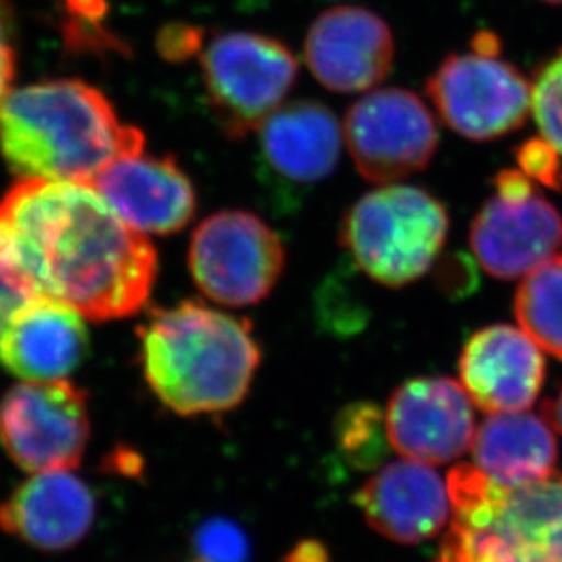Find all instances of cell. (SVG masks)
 <instances>
[{
    "mask_svg": "<svg viewBox=\"0 0 562 562\" xmlns=\"http://www.w3.org/2000/svg\"><path fill=\"white\" fill-rule=\"evenodd\" d=\"M0 266L33 297L104 323L144 308L159 259L91 184L21 179L0 199Z\"/></svg>",
    "mask_w": 562,
    "mask_h": 562,
    "instance_id": "obj_1",
    "label": "cell"
},
{
    "mask_svg": "<svg viewBox=\"0 0 562 562\" xmlns=\"http://www.w3.org/2000/svg\"><path fill=\"white\" fill-rule=\"evenodd\" d=\"M144 151V133L124 126L101 91L77 79L10 91L0 106V155L21 179L91 184L124 155Z\"/></svg>",
    "mask_w": 562,
    "mask_h": 562,
    "instance_id": "obj_2",
    "label": "cell"
},
{
    "mask_svg": "<svg viewBox=\"0 0 562 562\" xmlns=\"http://www.w3.org/2000/svg\"><path fill=\"white\" fill-rule=\"evenodd\" d=\"M137 334L146 384L182 417L237 408L262 361L250 321L199 301L154 310Z\"/></svg>",
    "mask_w": 562,
    "mask_h": 562,
    "instance_id": "obj_3",
    "label": "cell"
},
{
    "mask_svg": "<svg viewBox=\"0 0 562 562\" xmlns=\"http://www.w3.org/2000/svg\"><path fill=\"white\" fill-rule=\"evenodd\" d=\"M448 232L450 218L439 199L393 182L351 204L340 226V245L370 279L401 288L430 271Z\"/></svg>",
    "mask_w": 562,
    "mask_h": 562,
    "instance_id": "obj_4",
    "label": "cell"
},
{
    "mask_svg": "<svg viewBox=\"0 0 562 562\" xmlns=\"http://www.w3.org/2000/svg\"><path fill=\"white\" fill-rule=\"evenodd\" d=\"M207 104L228 137L240 138L282 106L297 80L288 46L262 33L229 32L201 54Z\"/></svg>",
    "mask_w": 562,
    "mask_h": 562,
    "instance_id": "obj_5",
    "label": "cell"
},
{
    "mask_svg": "<svg viewBox=\"0 0 562 562\" xmlns=\"http://www.w3.org/2000/svg\"><path fill=\"white\" fill-rule=\"evenodd\" d=\"M279 235L254 213H213L191 235L188 266L213 303L245 308L265 301L284 270Z\"/></svg>",
    "mask_w": 562,
    "mask_h": 562,
    "instance_id": "obj_6",
    "label": "cell"
},
{
    "mask_svg": "<svg viewBox=\"0 0 562 562\" xmlns=\"http://www.w3.org/2000/svg\"><path fill=\"white\" fill-rule=\"evenodd\" d=\"M88 393L69 381H24L0 401V445L24 472L79 468L90 440Z\"/></svg>",
    "mask_w": 562,
    "mask_h": 562,
    "instance_id": "obj_7",
    "label": "cell"
},
{
    "mask_svg": "<svg viewBox=\"0 0 562 562\" xmlns=\"http://www.w3.org/2000/svg\"><path fill=\"white\" fill-rule=\"evenodd\" d=\"M442 123L457 135L488 143L519 130L531 113V80L501 55L451 54L426 80Z\"/></svg>",
    "mask_w": 562,
    "mask_h": 562,
    "instance_id": "obj_8",
    "label": "cell"
},
{
    "mask_svg": "<svg viewBox=\"0 0 562 562\" xmlns=\"http://www.w3.org/2000/svg\"><path fill=\"white\" fill-rule=\"evenodd\" d=\"M345 140L367 181L393 184L430 166L439 148L436 119L414 91H368L348 110Z\"/></svg>",
    "mask_w": 562,
    "mask_h": 562,
    "instance_id": "obj_9",
    "label": "cell"
},
{
    "mask_svg": "<svg viewBox=\"0 0 562 562\" xmlns=\"http://www.w3.org/2000/svg\"><path fill=\"white\" fill-rule=\"evenodd\" d=\"M384 420L393 450L430 467L464 456L477 431L472 398L448 376L403 382L387 401Z\"/></svg>",
    "mask_w": 562,
    "mask_h": 562,
    "instance_id": "obj_10",
    "label": "cell"
},
{
    "mask_svg": "<svg viewBox=\"0 0 562 562\" xmlns=\"http://www.w3.org/2000/svg\"><path fill=\"white\" fill-rule=\"evenodd\" d=\"M313 77L335 93L372 91L395 59L387 22L361 5H335L313 21L304 41Z\"/></svg>",
    "mask_w": 562,
    "mask_h": 562,
    "instance_id": "obj_11",
    "label": "cell"
},
{
    "mask_svg": "<svg viewBox=\"0 0 562 562\" xmlns=\"http://www.w3.org/2000/svg\"><path fill=\"white\" fill-rule=\"evenodd\" d=\"M470 246L486 273L519 279L561 248L562 213L539 191L522 199L495 193L473 218Z\"/></svg>",
    "mask_w": 562,
    "mask_h": 562,
    "instance_id": "obj_12",
    "label": "cell"
},
{
    "mask_svg": "<svg viewBox=\"0 0 562 562\" xmlns=\"http://www.w3.org/2000/svg\"><path fill=\"white\" fill-rule=\"evenodd\" d=\"M91 187L140 234H177L196 212L193 184L173 157L124 155L104 168Z\"/></svg>",
    "mask_w": 562,
    "mask_h": 562,
    "instance_id": "obj_13",
    "label": "cell"
},
{
    "mask_svg": "<svg viewBox=\"0 0 562 562\" xmlns=\"http://www.w3.org/2000/svg\"><path fill=\"white\" fill-rule=\"evenodd\" d=\"M462 387L486 414L525 412L544 382V357L536 340L508 324L479 329L459 359Z\"/></svg>",
    "mask_w": 562,
    "mask_h": 562,
    "instance_id": "obj_14",
    "label": "cell"
},
{
    "mask_svg": "<svg viewBox=\"0 0 562 562\" xmlns=\"http://www.w3.org/2000/svg\"><path fill=\"white\" fill-rule=\"evenodd\" d=\"M342 138L339 119L321 102L282 104L260 126L262 179L281 190L315 187L339 165Z\"/></svg>",
    "mask_w": 562,
    "mask_h": 562,
    "instance_id": "obj_15",
    "label": "cell"
},
{
    "mask_svg": "<svg viewBox=\"0 0 562 562\" xmlns=\"http://www.w3.org/2000/svg\"><path fill=\"white\" fill-rule=\"evenodd\" d=\"M368 526L401 544L436 537L450 520L448 484L425 462H390L353 495Z\"/></svg>",
    "mask_w": 562,
    "mask_h": 562,
    "instance_id": "obj_16",
    "label": "cell"
},
{
    "mask_svg": "<svg viewBox=\"0 0 562 562\" xmlns=\"http://www.w3.org/2000/svg\"><path fill=\"white\" fill-rule=\"evenodd\" d=\"M95 515V495L71 470L35 473L0 504V528L41 552H64L90 533Z\"/></svg>",
    "mask_w": 562,
    "mask_h": 562,
    "instance_id": "obj_17",
    "label": "cell"
},
{
    "mask_svg": "<svg viewBox=\"0 0 562 562\" xmlns=\"http://www.w3.org/2000/svg\"><path fill=\"white\" fill-rule=\"evenodd\" d=\"M90 351L85 315L54 299L27 303L0 337V362L22 381H63Z\"/></svg>",
    "mask_w": 562,
    "mask_h": 562,
    "instance_id": "obj_18",
    "label": "cell"
},
{
    "mask_svg": "<svg viewBox=\"0 0 562 562\" xmlns=\"http://www.w3.org/2000/svg\"><path fill=\"white\" fill-rule=\"evenodd\" d=\"M553 431L539 415H490L473 437V462L504 488L539 483L555 475L559 450Z\"/></svg>",
    "mask_w": 562,
    "mask_h": 562,
    "instance_id": "obj_19",
    "label": "cell"
},
{
    "mask_svg": "<svg viewBox=\"0 0 562 562\" xmlns=\"http://www.w3.org/2000/svg\"><path fill=\"white\" fill-rule=\"evenodd\" d=\"M486 530L536 562H562V475L504 488Z\"/></svg>",
    "mask_w": 562,
    "mask_h": 562,
    "instance_id": "obj_20",
    "label": "cell"
},
{
    "mask_svg": "<svg viewBox=\"0 0 562 562\" xmlns=\"http://www.w3.org/2000/svg\"><path fill=\"white\" fill-rule=\"evenodd\" d=\"M515 317L541 350L562 359V255L525 277L515 293Z\"/></svg>",
    "mask_w": 562,
    "mask_h": 562,
    "instance_id": "obj_21",
    "label": "cell"
},
{
    "mask_svg": "<svg viewBox=\"0 0 562 562\" xmlns=\"http://www.w3.org/2000/svg\"><path fill=\"white\" fill-rule=\"evenodd\" d=\"M334 437L345 461L357 470H370L390 451L386 420L372 403L348 404L335 417Z\"/></svg>",
    "mask_w": 562,
    "mask_h": 562,
    "instance_id": "obj_22",
    "label": "cell"
},
{
    "mask_svg": "<svg viewBox=\"0 0 562 562\" xmlns=\"http://www.w3.org/2000/svg\"><path fill=\"white\" fill-rule=\"evenodd\" d=\"M531 115L544 138L562 159V48L539 64L531 79Z\"/></svg>",
    "mask_w": 562,
    "mask_h": 562,
    "instance_id": "obj_23",
    "label": "cell"
},
{
    "mask_svg": "<svg viewBox=\"0 0 562 562\" xmlns=\"http://www.w3.org/2000/svg\"><path fill=\"white\" fill-rule=\"evenodd\" d=\"M191 552L199 562H250V537L235 520H202L191 536Z\"/></svg>",
    "mask_w": 562,
    "mask_h": 562,
    "instance_id": "obj_24",
    "label": "cell"
},
{
    "mask_svg": "<svg viewBox=\"0 0 562 562\" xmlns=\"http://www.w3.org/2000/svg\"><path fill=\"white\" fill-rule=\"evenodd\" d=\"M519 170L533 179L539 187L562 190V159L542 137L528 138L515 149Z\"/></svg>",
    "mask_w": 562,
    "mask_h": 562,
    "instance_id": "obj_25",
    "label": "cell"
},
{
    "mask_svg": "<svg viewBox=\"0 0 562 562\" xmlns=\"http://www.w3.org/2000/svg\"><path fill=\"white\" fill-rule=\"evenodd\" d=\"M201 27L188 26V24H170L159 32L157 49L162 59L170 63H184L193 55L202 54Z\"/></svg>",
    "mask_w": 562,
    "mask_h": 562,
    "instance_id": "obj_26",
    "label": "cell"
},
{
    "mask_svg": "<svg viewBox=\"0 0 562 562\" xmlns=\"http://www.w3.org/2000/svg\"><path fill=\"white\" fill-rule=\"evenodd\" d=\"M16 38L13 11L4 0H0V106L10 95L15 79Z\"/></svg>",
    "mask_w": 562,
    "mask_h": 562,
    "instance_id": "obj_27",
    "label": "cell"
},
{
    "mask_svg": "<svg viewBox=\"0 0 562 562\" xmlns=\"http://www.w3.org/2000/svg\"><path fill=\"white\" fill-rule=\"evenodd\" d=\"M33 299L37 297H33L32 293L24 290L21 284H16L0 266V337L11 323V318L15 317L27 303H32Z\"/></svg>",
    "mask_w": 562,
    "mask_h": 562,
    "instance_id": "obj_28",
    "label": "cell"
},
{
    "mask_svg": "<svg viewBox=\"0 0 562 562\" xmlns=\"http://www.w3.org/2000/svg\"><path fill=\"white\" fill-rule=\"evenodd\" d=\"M495 193L506 199H522V196L533 195L539 191V184L533 179L526 176L525 171L501 170L494 177Z\"/></svg>",
    "mask_w": 562,
    "mask_h": 562,
    "instance_id": "obj_29",
    "label": "cell"
},
{
    "mask_svg": "<svg viewBox=\"0 0 562 562\" xmlns=\"http://www.w3.org/2000/svg\"><path fill=\"white\" fill-rule=\"evenodd\" d=\"M71 22L99 26L108 13V0H63Z\"/></svg>",
    "mask_w": 562,
    "mask_h": 562,
    "instance_id": "obj_30",
    "label": "cell"
},
{
    "mask_svg": "<svg viewBox=\"0 0 562 562\" xmlns=\"http://www.w3.org/2000/svg\"><path fill=\"white\" fill-rule=\"evenodd\" d=\"M286 562H329V559L321 542L304 541L288 553Z\"/></svg>",
    "mask_w": 562,
    "mask_h": 562,
    "instance_id": "obj_31",
    "label": "cell"
},
{
    "mask_svg": "<svg viewBox=\"0 0 562 562\" xmlns=\"http://www.w3.org/2000/svg\"><path fill=\"white\" fill-rule=\"evenodd\" d=\"M472 48L479 54L501 55V41L492 32H479L472 41Z\"/></svg>",
    "mask_w": 562,
    "mask_h": 562,
    "instance_id": "obj_32",
    "label": "cell"
},
{
    "mask_svg": "<svg viewBox=\"0 0 562 562\" xmlns=\"http://www.w3.org/2000/svg\"><path fill=\"white\" fill-rule=\"evenodd\" d=\"M542 417L550 423L553 430L562 434V390L553 401L542 404Z\"/></svg>",
    "mask_w": 562,
    "mask_h": 562,
    "instance_id": "obj_33",
    "label": "cell"
},
{
    "mask_svg": "<svg viewBox=\"0 0 562 562\" xmlns=\"http://www.w3.org/2000/svg\"><path fill=\"white\" fill-rule=\"evenodd\" d=\"M544 4L562 5V0H541Z\"/></svg>",
    "mask_w": 562,
    "mask_h": 562,
    "instance_id": "obj_34",
    "label": "cell"
},
{
    "mask_svg": "<svg viewBox=\"0 0 562 562\" xmlns=\"http://www.w3.org/2000/svg\"><path fill=\"white\" fill-rule=\"evenodd\" d=\"M190 562H199V561H196V559H193V561H190Z\"/></svg>",
    "mask_w": 562,
    "mask_h": 562,
    "instance_id": "obj_35",
    "label": "cell"
}]
</instances>
